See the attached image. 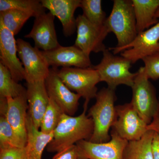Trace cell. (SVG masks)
<instances>
[{
	"mask_svg": "<svg viewBox=\"0 0 159 159\" xmlns=\"http://www.w3.org/2000/svg\"><path fill=\"white\" fill-rule=\"evenodd\" d=\"M44 8L48 9L56 16L62 25L63 32L66 37L71 36L77 30L74 13L80 7L81 0H41Z\"/></svg>",
	"mask_w": 159,
	"mask_h": 159,
	"instance_id": "obj_17",
	"label": "cell"
},
{
	"mask_svg": "<svg viewBox=\"0 0 159 159\" xmlns=\"http://www.w3.org/2000/svg\"><path fill=\"white\" fill-rule=\"evenodd\" d=\"M15 35L0 23V62L6 66L13 79L18 83L25 80V69L18 57Z\"/></svg>",
	"mask_w": 159,
	"mask_h": 159,
	"instance_id": "obj_13",
	"label": "cell"
},
{
	"mask_svg": "<svg viewBox=\"0 0 159 159\" xmlns=\"http://www.w3.org/2000/svg\"><path fill=\"white\" fill-rule=\"evenodd\" d=\"M96 99V102L89 109L88 115L94 123L93 132L89 141L105 143L110 141L109 131L117 118L115 106L116 99V90L103 88L97 93Z\"/></svg>",
	"mask_w": 159,
	"mask_h": 159,
	"instance_id": "obj_3",
	"label": "cell"
},
{
	"mask_svg": "<svg viewBox=\"0 0 159 159\" xmlns=\"http://www.w3.org/2000/svg\"><path fill=\"white\" fill-rule=\"evenodd\" d=\"M154 131L148 130L140 140L129 142L123 159H154L152 143Z\"/></svg>",
	"mask_w": 159,
	"mask_h": 159,
	"instance_id": "obj_21",
	"label": "cell"
},
{
	"mask_svg": "<svg viewBox=\"0 0 159 159\" xmlns=\"http://www.w3.org/2000/svg\"><path fill=\"white\" fill-rule=\"evenodd\" d=\"M7 108L5 116L14 130L20 145L25 147L27 141V122L29 108L26 92L16 98H8Z\"/></svg>",
	"mask_w": 159,
	"mask_h": 159,
	"instance_id": "obj_16",
	"label": "cell"
},
{
	"mask_svg": "<svg viewBox=\"0 0 159 159\" xmlns=\"http://www.w3.org/2000/svg\"><path fill=\"white\" fill-rule=\"evenodd\" d=\"M49 66L52 67H74L88 68L92 67L90 56L75 46L63 47L49 51H42Z\"/></svg>",
	"mask_w": 159,
	"mask_h": 159,
	"instance_id": "obj_14",
	"label": "cell"
},
{
	"mask_svg": "<svg viewBox=\"0 0 159 159\" xmlns=\"http://www.w3.org/2000/svg\"><path fill=\"white\" fill-rule=\"evenodd\" d=\"M144 63L145 74L148 79H159V51L142 59Z\"/></svg>",
	"mask_w": 159,
	"mask_h": 159,
	"instance_id": "obj_28",
	"label": "cell"
},
{
	"mask_svg": "<svg viewBox=\"0 0 159 159\" xmlns=\"http://www.w3.org/2000/svg\"><path fill=\"white\" fill-rule=\"evenodd\" d=\"M156 16L159 19V9ZM159 51V20L149 29L139 33L132 42L122 49L120 54L134 64Z\"/></svg>",
	"mask_w": 159,
	"mask_h": 159,
	"instance_id": "obj_11",
	"label": "cell"
},
{
	"mask_svg": "<svg viewBox=\"0 0 159 159\" xmlns=\"http://www.w3.org/2000/svg\"><path fill=\"white\" fill-rule=\"evenodd\" d=\"M8 147L23 148L6 117L0 116V148Z\"/></svg>",
	"mask_w": 159,
	"mask_h": 159,
	"instance_id": "obj_27",
	"label": "cell"
},
{
	"mask_svg": "<svg viewBox=\"0 0 159 159\" xmlns=\"http://www.w3.org/2000/svg\"><path fill=\"white\" fill-rule=\"evenodd\" d=\"M16 43L18 57L25 69L26 82L45 80L50 68L42 51L21 39H18Z\"/></svg>",
	"mask_w": 159,
	"mask_h": 159,
	"instance_id": "obj_7",
	"label": "cell"
},
{
	"mask_svg": "<svg viewBox=\"0 0 159 159\" xmlns=\"http://www.w3.org/2000/svg\"><path fill=\"white\" fill-rule=\"evenodd\" d=\"M159 104L156 113L150 124L147 125L148 130H153L159 134Z\"/></svg>",
	"mask_w": 159,
	"mask_h": 159,
	"instance_id": "obj_31",
	"label": "cell"
},
{
	"mask_svg": "<svg viewBox=\"0 0 159 159\" xmlns=\"http://www.w3.org/2000/svg\"><path fill=\"white\" fill-rule=\"evenodd\" d=\"M136 20L138 34L145 31L158 22L157 11L159 0H132Z\"/></svg>",
	"mask_w": 159,
	"mask_h": 159,
	"instance_id": "obj_20",
	"label": "cell"
},
{
	"mask_svg": "<svg viewBox=\"0 0 159 159\" xmlns=\"http://www.w3.org/2000/svg\"><path fill=\"white\" fill-rule=\"evenodd\" d=\"M57 68H50L45 80L46 88L49 97L55 101L64 113L73 116L77 111L81 96L70 90L58 75Z\"/></svg>",
	"mask_w": 159,
	"mask_h": 159,
	"instance_id": "obj_12",
	"label": "cell"
},
{
	"mask_svg": "<svg viewBox=\"0 0 159 159\" xmlns=\"http://www.w3.org/2000/svg\"><path fill=\"white\" fill-rule=\"evenodd\" d=\"M134 81L131 102L140 117L147 125L156 113L159 104L155 89L145 74L144 67L138 71Z\"/></svg>",
	"mask_w": 159,
	"mask_h": 159,
	"instance_id": "obj_6",
	"label": "cell"
},
{
	"mask_svg": "<svg viewBox=\"0 0 159 159\" xmlns=\"http://www.w3.org/2000/svg\"><path fill=\"white\" fill-rule=\"evenodd\" d=\"M26 97L29 106L28 114L34 126L39 129L50 100L45 80L27 83Z\"/></svg>",
	"mask_w": 159,
	"mask_h": 159,
	"instance_id": "obj_18",
	"label": "cell"
},
{
	"mask_svg": "<svg viewBox=\"0 0 159 159\" xmlns=\"http://www.w3.org/2000/svg\"><path fill=\"white\" fill-rule=\"evenodd\" d=\"M27 141L25 146L27 159H42L43 152L54 137L51 134L43 133L34 126L28 112L26 122Z\"/></svg>",
	"mask_w": 159,
	"mask_h": 159,
	"instance_id": "obj_19",
	"label": "cell"
},
{
	"mask_svg": "<svg viewBox=\"0 0 159 159\" xmlns=\"http://www.w3.org/2000/svg\"><path fill=\"white\" fill-rule=\"evenodd\" d=\"M105 25L109 33L112 32L116 37L117 46L108 48L116 55L132 42L138 34L132 0H114L112 9L107 18Z\"/></svg>",
	"mask_w": 159,
	"mask_h": 159,
	"instance_id": "obj_2",
	"label": "cell"
},
{
	"mask_svg": "<svg viewBox=\"0 0 159 159\" xmlns=\"http://www.w3.org/2000/svg\"><path fill=\"white\" fill-rule=\"evenodd\" d=\"M77 38L74 46L90 56L92 52L99 53L105 51L103 43L109 32L106 26L99 27L93 25L83 15L76 18Z\"/></svg>",
	"mask_w": 159,
	"mask_h": 159,
	"instance_id": "obj_10",
	"label": "cell"
},
{
	"mask_svg": "<svg viewBox=\"0 0 159 159\" xmlns=\"http://www.w3.org/2000/svg\"><path fill=\"white\" fill-rule=\"evenodd\" d=\"M0 159H27L25 147L0 148Z\"/></svg>",
	"mask_w": 159,
	"mask_h": 159,
	"instance_id": "obj_29",
	"label": "cell"
},
{
	"mask_svg": "<svg viewBox=\"0 0 159 159\" xmlns=\"http://www.w3.org/2000/svg\"><path fill=\"white\" fill-rule=\"evenodd\" d=\"M26 92V89L13 79L9 69L0 62V97L16 98Z\"/></svg>",
	"mask_w": 159,
	"mask_h": 159,
	"instance_id": "obj_22",
	"label": "cell"
},
{
	"mask_svg": "<svg viewBox=\"0 0 159 159\" xmlns=\"http://www.w3.org/2000/svg\"><path fill=\"white\" fill-rule=\"evenodd\" d=\"M110 141L102 143L81 140L76 143L79 159H123V154L128 141L111 131Z\"/></svg>",
	"mask_w": 159,
	"mask_h": 159,
	"instance_id": "obj_8",
	"label": "cell"
},
{
	"mask_svg": "<svg viewBox=\"0 0 159 159\" xmlns=\"http://www.w3.org/2000/svg\"><path fill=\"white\" fill-rule=\"evenodd\" d=\"M33 16L16 9L0 11V23L14 35L18 34L25 23Z\"/></svg>",
	"mask_w": 159,
	"mask_h": 159,
	"instance_id": "obj_23",
	"label": "cell"
},
{
	"mask_svg": "<svg viewBox=\"0 0 159 159\" xmlns=\"http://www.w3.org/2000/svg\"><path fill=\"white\" fill-rule=\"evenodd\" d=\"M52 159H79L77 145H72L57 152Z\"/></svg>",
	"mask_w": 159,
	"mask_h": 159,
	"instance_id": "obj_30",
	"label": "cell"
},
{
	"mask_svg": "<svg viewBox=\"0 0 159 159\" xmlns=\"http://www.w3.org/2000/svg\"><path fill=\"white\" fill-rule=\"evenodd\" d=\"M101 0H81L83 15L90 22L99 27L105 25L106 14L103 11Z\"/></svg>",
	"mask_w": 159,
	"mask_h": 159,
	"instance_id": "obj_25",
	"label": "cell"
},
{
	"mask_svg": "<svg viewBox=\"0 0 159 159\" xmlns=\"http://www.w3.org/2000/svg\"><path fill=\"white\" fill-rule=\"evenodd\" d=\"M55 16L49 11L35 18L32 29L25 37L32 39L35 48L49 51L59 47L54 26Z\"/></svg>",
	"mask_w": 159,
	"mask_h": 159,
	"instance_id": "obj_15",
	"label": "cell"
},
{
	"mask_svg": "<svg viewBox=\"0 0 159 159\" xmlns=\"http://www.w3.org/2000/svg\"><path fill=\"white\" fill-rule=\"evenodd\" d=\"M117 118L113 130L128 142L140 140L148 131L147 125L130 102L116 106Z\"/></svg>",
	"mask_w": 159,
	"mask_h": 159,
	"instance_id": "obj_9",
	"label": "cell"
},
{
	"mask_svg": "<svg viewBox=\"0 0 159 159\" xmlns=\"http://www.w3.org/2000/svg\"><path fill=\"white\" fill-rule=\"evenodd\" d=\"M64 113L59 106L50 98L48 105L41 122L40 130L47 134L53 132Z\"/></svg>",
	"mask_w": 159,
	"mask_h": 159,
	"instance_id": "obj_26",
	"label": "cell"
},
{
	"mask_svg": "<svg viewBox=\"0 0 159 159\" xmlns=\"http://www.w3.org/2000/svg\"><path fill=\"white\" fill-rule=\"evenodd\" d=\"M87 108L84 105L82 113L77 116L63 114L54 131L53 139L47 146L48 152L57 153L81 140H89L93 132L94 123L86 115Z\"/></svg>",
	"mask_w": 159,
	"mask_h": 159,
	"instance_id": "obj_1",
	"label": "cell"
},
{
	"mask_svg": "<svg viewBox=\"0 0 159 159\" xmlns=\"http://www.w3.org/2000/svg\"><path fill=\"white\" fill-rule=\"evenodd\" d=\"M58 75L65 84L85 99L88 106L91 99L96 98L98 93L97 85L100 81L99 74L93 68H61Z\"/></svg>",
	"mask_w": 159,
	"mask_h": 159,
	"instance_id": "obj_5",
	"label": "cell"
},
{
	"mask_svg": "<svg viewBox=\"0 0 159 159\" xmlns=\"http://www.w3.org/2000/svg\"><path fill=\"white\" fill-rule=\"evenodd\" d=\"M102 59L93 68L99 74L100 82H105L108 87L116 90L121 84L132 87L138 72L132 73L129 70L132 63L130 61L111 52L108 49L102 52Z\"/></svg>",
	"mask_w": 159,
	"mask_h": 159,
	"instance_id": "obj_4",
	"label": "cell"
},
{
	"mask_svg": "<svg viewBox=\"0 0 159 159\" xmlns=\"http://www.w3.org/2000/svg\"><path fill=\"white\" fill-rule=\"evenodd\" d=\"M10 9L25 11L35 18L45 13L46 9L38 0H0V11Z\"/></svg>",
	"mask_w": 159,
	"mask_h": 159,
	"instance_id": "obj_24",
	"label": "cell"
},
{
	"mask_svg": "<svg viewBox=\"0 0 159 159\" xmlns=\"http://www.w3.org/2000/svg\"><path fill=\"white\" fill-rule=\"evenodd\" d=\"M152 150L154 159H159V134L154 132L152 143Z\"/></svg>",
	"mask_w": 159,
	"mask_h": 159,
	"instance_id": "obj_32",
	"label": "cell"
}]
</instances>
